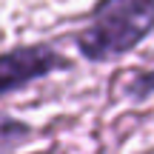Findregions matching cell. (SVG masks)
I'll use <instances>...</instances> for the list:
<instances>
[{"instance_id":"1","label":"cell","mask_w":154,"mask_h":154,"mask_svg":"<svg viewBox=\"0 0 154 154\" xmlns=\"http://www.w3.org/2000/svg\"><path fill=\"white\" fill-rule=\"evenodd\" d=\"M149 34H154V0H97L74 43L88 63H111Z\"/></svg>"},{"instance_id":"2","label":"cell","mask_w":154,"mask_h":154,"mask_svg":"<svg viewBox=\"0 0 154 154\" xmlns=\"http://www.w3.org/2000/svg\"><path fill=\"white\" fill-rule=\"evenodd\" d=\"M69 66H72V60L46 43L17 46V49L0 51V97L20 91V88L60 72V69H69Z\"/></svg>"},{"instance_id":"3","label":"cell","mask_w":154,"mask_h":154,"mask_svg":"<svg viewBox=\"0 0 154 154\" xmlns=\"http://www.w3.org/2000/svg\"><path fill=\"white\" fill-rule=\"evenodd\" d=\"M34 128L17 117L0 114V154H17L23 146L32 140Z\"/></svg>"},{"instance_id":"4","label":"cell","mask_w":154,"mask_h":154,"mask_svg":"<svg viewBox=\"0 0 154 154\" xmlns=\"http://www.w3.org/2000/svg\"><path fill=\"white\" fill-rule=\"evenodd\" d=\"M123 94L128 100H146L154 94V69H131V74L123 83Z\"/></svg>"}]
</instances>
